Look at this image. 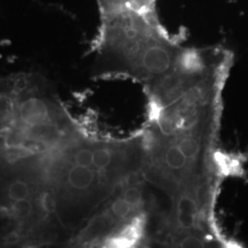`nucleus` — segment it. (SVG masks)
<instances>
[{"label":"nucleus","instance_id":"obj_1","mask_svg":"<svg viewBox=\"0 0 248 248\" xmlns=\"http://www.w3.org/2000/svg\"><path fill=\"white\" fill-rule=\"evenodd\" d=\"M142 132L127 139L99 138L84 127L28 167L40 182L60 245H70L89 219L131 177L142 173Z\"/></svg>","mask_w":248,"mask_h":248},{"label":"nucleus","instance_id":"obj_2","mask_svg":"<svg viewBox=\"0 0 248 248\" xmlns=\"http://www.w3.org/2000/svg\"><path fill=\"white\" fill-rule=\"evenodd\" d=\"M156 11L124 9L100 15L91 52L97 79H131L147 88L173 67L183 49Z\"/></svg>","mask_w":248,"mask_h":248},{"label":"nucleus","instance_id":"obj_3","mask_svg":"<svg viewBox=\"0 0 248 248\" xmlns=\"http://www.w3.org/2000/svg\"><path fill=\"white\" fill-rule=\"evenodd\" d=\"M76 123L44 76L18 73L0 78V161L45 150L70 133Z\"/></svg>","mask_w":248,"mask_h":248},{"label":"nucleus","instance_id":"obj_4","mask_svg":"<svg viewBox=\"0 0 248 248\" xmlns=\"http://www.w3.org/2000/svg\"><path fill=\"white\" fill-rule=\"evenodd\" d=\"M142 174L131 177L80 230L72 243L79 248H135L150 245L168 208H161Z\"/></svg>","mask_w":248,"mask_h":248},{"label":"nucleus","instance_id":"obj_5","mask_svg":"<svg viewBox=\"0 0 248 248\" xmlns=\"http://www.w3.org/2000/svg\"><path fill=\"white\" fill-rule=\"evenodd\" d=\"M100 15L124 9L142 12L156 11V0H97Z\"/></svg>","mask_w":248,"mask_h":248}]
</instances>
